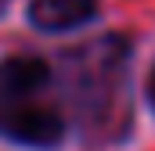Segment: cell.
I'll list each match as a JSON object with an SVG mask.
<instances>
[{
    "label": "cell",
    "instance_id": "obj_1",
    "mask_svg": "<svg viewBox=\"0 0 155 151\" xmlns=\"http://www.w3.org/2000/svg\"><path fill=\"white\" fill-rule=\"evenodd\" d=\"M0 133L29 148H51L65 137V122L51 108L15 101V104H0Z\"/></svg>",
    "mask_w": 155,
    "mask_h": 151
},
{
    "label": "cell",
    "instance_id": "obj_2",
    "mask_svg": "<svg viewBox=\"0 0 155 151\" xmlns=\"http://www.w3.org/2000/svg\"><path fill=\"white\" fill-rule=\"evenodd\" d=\"M47 83V65L40 58H7L0 61V104L25 101Z\"/></svg>",
    "mask_w": 155,
    "mask_h": 151
},
{
    "label": "cell",
    "instance_id": "obj_3",
    "mask_svg": "<svg viewBox=\"0 0 155 151\" xmlns=\"http://www.w3.org/2000/svg\"><path fill=\"white\" fill-rule=\"evenodd\" d=\"M97 0H33L29 18L40 29H69L94 14Z\"/></svg>",
    "mask_w": 155,
    "mask_h": 151
},
{
    "label": "cell",
    "instance_id": "obj_4",
    "mask_svg": "<svg viewBox=\"0 0 155 151\" xmlns=\"http://www.w3.org/2000/svg\"><path fill=\"white\" fill-rule=\"evenodd\" d=\"M148 94H152V101H155V69H152V76H148Z\"/></svg>",
    "mask_w": 155,
    "mask_h": 151
}]
</instances>
